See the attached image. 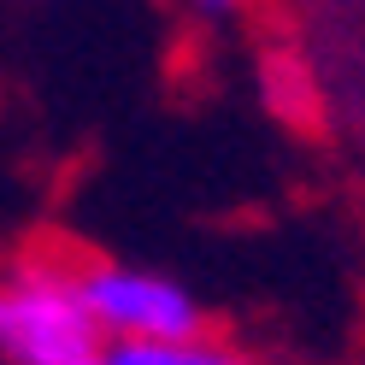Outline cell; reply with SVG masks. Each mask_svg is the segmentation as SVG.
I'll use <instances>...</instances> for the list:
<instances>
[{
  "instance_id": "8992f818",
  "label": "cell",
  "mask_w": 365,
  "mask_h": 365,
  "mask_svg": "<svg viewBox=\"0 0 365 365\" xmlns=\"http://www.w3.org/2000/svg\"><path fill=\"white\" fill-rule=\"evenodd\" d=\"M83 365H118V359H112V354H95V359H83Z\"/></svg>"
},
{
  "instance_id": "277c9868",
  "label": "cell",
  "mask_w": 365,
  "mask_h": 365,
  "mask_svg": "<svg viewBox=\"0 0 365 365\" xmlns=\"http://www.w3.org/2000/svg\"><path fill=\"white\" fill-rule=\"evenodd\" d=\"M118 365H254L224 336H189V341H135V348H112Z\"/></svg>"
},
{
  "instance_id": "7a4b0ae2",
  "label": "cell",
  "mask_w": 365,
  "mask_h": 365,
  "mask_svg": "<svg viewBox=\"0 0 365 365\" xmlns=\"http://www.w3.org/2000/svg\"><path fill=\"white\" fill-rule=\"evenodd\" d=\"M83 301H88V312H95L101 336H112L118 348L212 336L207 330V307L195 301V289H182L177 277H165V271H142V265L88 259L83 254Z\"/></svg>"
},
{
  "instance_id": "6da1fadb",
  "label": "cell",
  "mask_w": 365,
  "mask_h": 365,
  "mask_svg": "<svg viewBox=\"0 0 365 365\" xmlns=\"http://www.w3.org/2000/svg\"><path fill=\"white\" fill-rule=\"evenodd\" d=\"M101 341L83 301V254L30 247L0 265V365H83Z\"/></svg>"
},
{
  "instance_id": "5b68a950",
  "label": "cell",
  "mask_w": 365,
  "mask_h": 365,
  "mask_svg": "<svg viewBox=\"0 0 365 365\" xmlns=\"http://www.w3.org/2000/svg\"><path fill=\"white\" fill-rule=\"evenodd\" d=\"M189 6H195L200 18H236V12L247 6V0H189Z\"/></svg>"
},
{
  "instance_id": "3957f363",
  "label": "cell",
  "mask_w": 365,
  "mask_h": 365,
  "mask_svg": "<svg viewBox=\"0 0 365 365\" xmlns=\"http://www.w3.org/2000/svg\"><path fill=\"white\" fill-rule=\"evenodd\" d=\"M259 88H265L271 112L289 118L294 130L318 124V88H312V71H307L301 53H271V59L259 65Z\"/></svg>"
}]
</instances>
